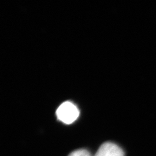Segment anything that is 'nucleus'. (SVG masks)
<instances>
[{
  "mask_svg": "<svg viewBox=\"0 0 156 156\" xmlns=\"http://www.w3.org/2000/svg\"><path fill=\"white\" fill-rule=\"evenodd\" d=\"M57 117L62 122L67 124L73 123L79 117V111L71 102L62 103L56 111Z\"/></svg>",
  "mask_w": 156,
  "mask_h": 156,
  "instance_id": "f257e3e1",
  "label": "nucleus"
},
{
  "mask_svg": "<svg viewBox=\"0 0 156 156\" xmlns=\"http://www.w3.org/2000/svg\"><path fill=\"white\" fill-rule=\"evenodd\" d=\"M94 156H124V153L116 144L106 142L101 146Z\"/></svg>",
  "mask_w": 156,
  "mask_h": 156,
  "instance_id": "f03ea898",
  "label": "nucleus"
},
{
  "mask_svg": "<svg viewBox=\"0 0 156 156\" xmlns=\"http://www.w3.org/2000/svg\"><path fill=\"white\" fill-rule=\"evenodd\" d=\"M68 156H91L89 151L85 149H79L74 151L70 153Z\"/></svg>",
  "mask_w": 156,
  "mask_h": 156,
  "instance_id": "7ed1b4c3",
  "label": "nucleus"
}]
</instances>
